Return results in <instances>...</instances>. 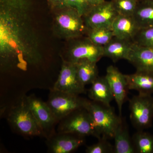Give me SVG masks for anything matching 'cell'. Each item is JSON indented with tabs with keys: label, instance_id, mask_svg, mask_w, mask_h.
Masks as SVG:
<instances>
[{
	"label": "cell",
	"instance_id": "16",
	"mask_svg": "<svg viewBox=\"0 0 153 153\" xmlns=\"http://www.w3.org/2000/svg\"><path fill=\"white\" fill-rule=\"evenodd\" d=\"M125 76L129 90L136 91L140 94H153V72L137 71Z\"/></svg>",
	"mask_w": 153,
	"mask_h": 153
},
{
	"label": "cell",
	"instance_id": "22",
	"mask_svg": "<svg viewBox=\"0 0 153 153\" xmlns=\"http://www.w3.org/2000/svg\"><path fill=\"white\" fill-rule=\"evenodd\" d=\"M135 153H153V134L137 131L132 137Z\"/></svg>",
	"mask_w": 153,
	"mask_h": 153
},
{
	"label": "cell",
	"instance_id": "19",
	"mask_svg": "<svg viewBox=\"0 0 153 153\" xmlns=\"http://www.w3.org/2000/svg\"><path fill=\"white\" fill-rule=\"evenodd\" d=\"M113 138L114 140V153H135L132 138L126 124L123 119L116 130Z\"/></svg>",
	"mask_w": 153,
	"mask_h": 153
},
{
	"label": "cell",
	"instance_id": "14",
	"mask_svg": "<svg viewBox=\"0 0 153 153\" xmlns=\"http://www.w3.org/2000/svg\"><path fill=\"white\" fill-rule=\"evenodd\" d=\"M137 71L153 72V49L134 42L127 59Z\"/></svg>",
	"mask_w": 153,
	"mask_h": 153
},
{
	"label": "cell",
	"instance_id": "23",
	"mask_svg": "<svg viewBox=\"0 0 153 153\" xmlns=\"http://www.w3.org/2000/svg\"><path fill=\"white\" fill-rule=\"evenodd\" d=\"M86 36L98 46L103 47L114 37L111 28L96 27L87 29Z\"/></svg>",
	"mask_w": 153,
	"mask_h": 153
},
{
	"label": "cell",
	"instance_id": "18",
	"mask_svg": "<svg viewBox=\"0 0 153 153\" xmlns=\"http://www.w3.org/2000/svg\"><path fill=\"white\" fill-rule=\"evenodd\" d=\"M91 85L88 91L91 100L111 105L114 97L105 76H98Z\"/></svg>",
	"mask_w": 153,
	"mask_h": 153
},
{
	"label": "cell",
	"instance_id": "13",
	"mask_svg": "<svg viewBox=\"0 0 153 153\" xmlns=\"http://www.w3.org/2000/svg\"><path fill=\"white\" fill-rule=\"evenodd\" d=\"M48 152L52 153H70L84 144V137L76 135L58 133L47 138Z\"/></svg>",
	"mask_w": 153,
	"mask_h": 153
},
{
	"label": "cell",
	"instance_id": "26",
	"mask_svg": "<svg viewBox=\"0 0 153 153\" xmlns=\"http://www.w3.org/2000/svg\"><path fill=\"white\" fill-rule=\"evenodd\" d=\"M86 153H114V146L108 141V140L101 138L98 142L88 146L85 149Z\"/></svg>",
	"mask_w": 153,
	"mask_h": 153
},
{
	"label": "cell",
	"instance_id": "15",
	"mask_svg": "<svg viewBox=\"0 0 153 153\" xmlns=\"http://www.w3.org/2000/svg\"><path fill=\"white\" fill-rule=\"evenodd\" d=\"M111 28L114 37L132 41L140 29L133 16L121 15L114 19Z\"/></svg>",
	"mask_w": 153,
	"mask_h": 153
},
{
	"label": "cell",
	"instance_id": "9",
	"mask_svg": "<svg viewBox=\"0 0 153 153\" xmlns=\"http://www.w3.org/2000/svg\"><path fill=\"white\" fill-rule=\"evenodd\" d=\"M28 106L41 128L43 136L48 138L53 134V129L58 122L47 102L35 95L25 96Z\"/></svg>",
	"mask_w": 153,
	"mask_h": 153
},
{
	"label": "cell",
	"instance_id": "28",
	"mask_svg": "<svg viewBox=\"0 0 153 153\" xmlns=\"http://www.w3.org/2000/svg\"><path fill=\"white\" fill-rule=\"evenodd\" d=\"M47 2L52 10H57L67 6V0H47Z\"/></svg>",
	"mask_w": 153,
	"mask_h": 153
},
{
	"label": "cell",
	"instance_id": "1",
	"mask_svg": "<svg viewBox=\"0 0 153 153\" xmlns=\"http://www.w3.org/2000/svg\"><path fill=\"white\" fill-rule=\"evenodd\" d=\"M31 0H0V60L2 68L23 69L41 62L39 39L31 18Z\"/></svg>",
	"mask_w": 153,
	"mask_h": 153
},
{
	"label": "cell",
	"instance_id": "11",
	"mask_svg": "<svg viewBox=\"0 0 153 153\" xmlns=\"http://www.w3.org/2000/svg\"><path fill=\"white\" fill-rule=\"evenodd\" d=\"M52 89L76 95L85 93V86L78 79L74 63L63 60L59 75Z\"/></svg>",
	"mask_w": 153,
	"mask_h": 153
},
{
	"label": "cell",
	"instance_id": "8",
	"mask_svg": "<svg viewBox=\"0 0 153 153\" xmlns=\"http://www.w3.org/2000/svg\"><path fill=\"white\" fill-rule=\"evenodd\" d=\"M67 51V59L75 63L81 60H88L97 63L103 57V47L98 46L91 41L87 36L70 41Z\"/></svg>",
	"mask_w": 153,
	"mask_h": 153
},
{
	"label": "cell",
	"instance_id": "6",
	"mask_svg": "<svg viewBox=\"0 0 153 153\" xmlns=\"http://www.w3.org/2000/svg\"><path fill=\"white\" fill-rule=\"evenodd\" d=\"M130 119L137 131L150 128L153 121V97L152 95L140 94L129 100Z\"/></svg>",
	"mask_w": 153,
	"mask_h": 153
},
{
	"label": "cell",
	"instance_id": "30",
	"mask_svg": "<svg viewBox=\"0 0 153 153\" xmlns=\"http://www.w3.org/2000/svg\"><path fill=\"white\" fill-rule=\"evenodd\" d=\"M148 1H153V0H148Z\"/></svg>",
	"mask_w": 153,
	"mask_h": 153
},
{
	"label": "cell",
	"instance_id": "3",
	"mask_svg": "<svg viewBox=\"0 0 153 153\" xmlns=\"http://www.w3.org/2000/svg\"><path fill=\"white\" fill-rule=\"evenodd\" d=\"M84 108L89 113L99 139L113 138L115 132L122 120L118 116L111 105H107L100 102L85 100Z\"/></svg>",
	"mask_w": 153,
	"mask_h": 153
},
{
	"label": "cell",
	"instance_id": "29",
	"mask_svg": "<svg viewBox=\"0 0 153 153\" xmlns=\"http://www.w3.org/2000/svg\"><path fill=\"white\" fill-rule=\"evenodd\" d=\"M89 8L100 4L107 0H84Z\"/></svg>",
	"mask_w": 153,
	"mask_h": 153
},
{
	"label": "cell",
	"instance_id": "17",
	"mask_svg": "<svg viewBox=\"0 0 153 153\" xmlns=\"http://www.w3.org/2000/svg\"><path fill=\"white\" fill-rule=\"evenodd\" d=\"M134 42L114 37L103 47V57L110 58L113 62L127 60Z\"/></svg>",
	"mask_w": 153,
	"mask_h": 153
},
{
	"label": "cell",
	"instance_id": "10",
	"mask_svg": "<svg viewBox=\"0 0 153 153\" xmlns=\"http://www.w3.org/2000/svg\"><path fill=\"white\" fill-rule=\"evenodd\" d=\"M118 15L111 0L91 7L83 17L87 29L111 28L113 22Z\"/></svg>",
	"mask_w": 153,
	"mask_h": 153
},
{
	"label": "cell",
	"instance_id": "24",
	"mask_svg": "<svg viewBox=\"0 0 153 153\" xmlns=\"http://www.w3.org/2000/svg\"><path fill=\"white\" fill-rule=\"evenodd\" d=\"M118 15L133 16L140 0H111Z\"/></svg>",
	"mask_w": 153,
	"mask_h": 153
},
{
	"label": "cell",
	"instance_id": "4",
	"mask_svg": "<svg viewBox=\"0 0 153 153\" xmlns=\"http://www.w3.org/2000/svg\"><path fill=\"white\" fill-rule=\"evenodd\" d=\"M8 121L15 131L26 137L43 136L39 125L28 106L25 96L10 109Z\"/></svg>",
	"mask_w": 153,
	"mask_h": 153
},
{
	"label": "cell",
	"instance_id": "5",
	"mask_svg": "<svg viewBox=\"0 0 153 153\" xmlns=\"http://www.w3.org/2000/svg\"><path fill=\"white\" fill-rule=\"evenodd\" d=\"M57 131L83 137L92 136L99 139L90 114L84 108L74 111L60 120Z\"/></svg>",
	"mask_w": 153,
	"mask_h": 153
},
{
	"label": "cell",
	"instance_id": "20",
	"mask_svg": "<svg viewBox=\"0 0 153 153\" xmlns=\"http://www.w3.org/2000/svg\"><path fill=\"white\" fill-rule=\"evenodd\" d=\"M97 63L88 60H81L74 63L77 77L84 86L91 84L98 77V70Z\"/></svg>",
	"mask_w": 153,
	"mask_h": 153
},
{
	"label": "cell",
	"instance_id": "27",
	"mask_svg": "<svg viewBox=\"0 0 153 153\" xmlns=\"http://www.w3.org/2000/svg\"><path fill=\"white\" fill-rule=\"evenodd\" d=\"M67 4L77 9L83 16L90 8L84 0H67Z\"/></svg>",
	"mask_w": 153,
	"mask_h": 153
},
{
	"label": "cell",
	"instance_id": "25",
	"mask_svg": "<svg viewBox=\"0 0 153 153\" xmlns=\"http://www.w3.org/2000/svg\"><path fill=\"white\" fill-rule=\"evenodd\" d=\"M133 41L141 46L153 49V27L140 29Z\"/></svg>",
	"mask_w": 153,
	"mask_h": 153
},
{
	"label": "cell",
	"instance_id": "2",
	"mask_svg": "<svg viewBox=\"0 0 153 153\" xmlns=\"http://www.w3.org/2000/svg\"><path fill=\"white\" fill-rule=\"evenodd\" d=\"M55 11L52 29L57 37L70 41L86 35L87 27L77 9L67 6Z\"/></svg>",
	"mask_w": 153,
	"mask_h": 153
},
{
	"label": "cell",
	"instance_id": "7",
	"mask_svg": "<svg viewBox=\"0 0 153 153\" xmlns=\"http://www.w3.org/2000/svg\"><path fill=\"white\" fill-rule=\"evenodd\" d=\"M86 100L79 95L52 89L47 103L59 122L74 111L84 108Z\"/></svg>",
	"mask_w": 153,
	"mask_h": 153
},
{
	"label": "cell",
	"instance_id": "21",
	"mask_svg": "<svg viewBox=\"0 0 153 153\" xmlns=\"http://www.w3.org/2000/svg\"><path fill=\"white\" fill-rule=\"evenodd\" d=\"M133 17L140 29L153 27V1L140 0Z\"/></svg>",
	"mask_w": 153,
	"mask_h": 153
},
{
	"label": "cell",
	"instance_id": "12",
	"mask_svg": "<svg viewBox=\"0 0 153 153\" xmlns=\"http://www.w3.org/2000/svg\"><path fill=\"white\" fill-rule=\"evenodd\" d=\"M105 76L117 105L119 115L121 116L123 105L127 98L129 90L125 74H123L117 67L111 65L107 68Z\"/></svg>",
	"mask_w": 153,
	"mask_h": 153
}]
</instances>
